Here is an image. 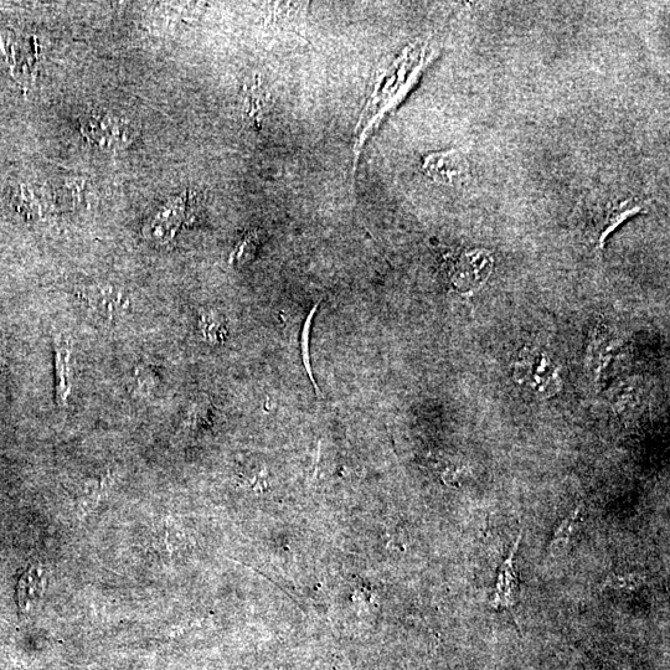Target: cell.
I'll return each instance as SVG.
<instances>
[{
	"label": "cell",
	"instance_id": "cell-1",
	"mask_svg": "<svg viewBox=\"0 0 670 670\" xmlns=\"http://www.w3.org/2000/svg\"><path fill=\"white\" fill-rule=\"evenodd\" d=\"M81 133L87 142L101 149L125 148L133 138L126 118L103 110L91 111L82 117Z\"/></svg>",
	"mask_w": 670,
	"mask_h": 670
},
{
	"label": "cell",
	"instance_id": "cell-2",
	"mask_svg": "<svg viewBox=\"0 0 670 670\" xmlns=\"http://www.w3.org/2000/svg\"><path fill=\"white\" fill-rule=\"evenodd\" d=\"M79 297L92 312L108 321L126 318L134 307L131 293L115 283H92L79 291Z\"/></svg>",
	"mask_w": 670,
	"mask_h": 670
},
{
	"label": "cell",
	"instance_id": "cell-3",
	"mask_svg": "<svg viewBox=\"0 0 670 670\" xmlns=\"http://www.w3.org/2000/svg\"><path fill=\"white\" fill-rule=\"evenodd\" d=\"M491 252L473 250L458 256L450 270V281L455 290L468 295L479 290L493 271Z\"/></svg>",
	"mask_w": 670,
	"mask_h": 670
},
{
	"label": "cell",
	"instance_id": "cell-4",
	"mask_svg": "<svg viewBox=\"0 0 670 670\" xmlns=\"http://www.w3.org/2000/svg\"><path fill=\"white\" fill-rule=\"evenodd\" d=\"M422 170L434 182L457 187L467 182L469 164L465 156L457 149L430 153L422 162Z\"/></svg>",
	"mask_w": 670,
	"mask_h": 670
},
{
	"label": "cell",
	"instance_id": "cell-5",
	"mask_svg": "<svg viewBox=\"0 0 670 670\" xmlns=\"http://www.w3.org/2000/svg\"><path fill=\"white\" fill-rule=\"evenodd\" d=\"M189 199L188 195H182L170 201L153 216L146 228L143 229V235L153 241H168L172 239L180 228V225L188 219Z\"/></svg>",
	"mask_w": 670,
	"mask_h": 670
},
{
	"label": "cell",
	"instance_id": "cell-6",
	"mask_svg": "<svg viewBox=\"0 0 670 670\" xmlns=\"http://www.w3.org/2000/svg\"><path fill=\"white\" fill-rule=\"evenodd\" d=\"M48 574L43 564L33 563L23 572L17 587V602L22 616H34L43 603Z\"/></svg>",
	"mask_w": 670,
	"mask_h": 670
},
{
	"label": "cell",
	"instance_id": "cell-7",
	"mask_svg": "<svg viewBox=\"0 0 670 670\" xmlns=\"http://www.w3.org/2000/svg\"><path fill=\"white\" fill-rule=\"evenodd\" d=\"M522 538L523 530H520L508 558L503 561L501 569H499L496 589H494L493 600L491 602L492 607L496 608V610H508L513 616H515L514 607L517 606L519 599L518 575L514 559L518 553Z\"/></svg>",
	"mask_w": 670,
	"mask_h": 670
},
{
	"label": "cell",
	"instance_id": "cell-8",
	"mask_svg": "<svg viewBox=\"0 0 670 670\" xmlns=\"http://www.w3.org/2000/svg\"><path fill=\"white\" fill-rule=\"evenodd\" d=\"M56 404L69 405L72 393V342L64 335L54 340Z\"/></svg>",
	"mask_w": 670,
	"mask_h": 670
},
{
	"label": "cell",
	"instance_id": "cell-9",
	"mask_svg": "<svg viewBox=\"0 0 670 670\" xmlns=\"http://www.w3.org/2000/svg\"><path fill=\"white\" fill-rule=\"evenodd\" d=\"M519 379L528 383L539 393H553L558 389L559 381L553 364L548 358L536 357L533 360H524L518 368Z\"/></svg>",
	"mask_w": 670,
	"mask_h": 670
},
{
	"label": "cell",
	"instance_id": "cell-10",
	"mask_svg": "<svg viewBox=\"0 0 670 670\" xmlns=\"http://www.w3.org/2000/svg\"><path fill=\"white\" fill-rule=\"evenodd\" d=\"M12 205L15 213L22 215L27 220L41 218L46 213L45 197L36 192V189L25 184L14 188Z\"/></svg>",
	"mask_w": 670,
	"mask_h": 670
},
{
	"label": "cell",
	"instance_id": "cell-11",
	"mask_svg": "<svg viewBox=\"0 0 670 670\" xmlns=\"http://www.w3.org/2000/svg\"><path fill=\"white\" fill-rule=\"evenodd\" d=\"M642 210L641 204L637 203L636 200H626L622 203L617 204L615 208L610 211L608 215L606 228L601 234V245L607 239V236L612 233L613 230L617 228L618 225L622 224L623 221L630 218V216L639 213Z\"/></svg>",
	"mask_w": 670,
	"mask_h": 670
},
{
	"label": "cell",
	"instance_id": "cell-12",
	"mask_svg": "<svg viewBox=\"0 0 670 670\" xmlns=\"http://www.w3.org/2000/svg\"><path fill=\"white\" fill-rule=\"evenodd\" d=\"M199 328L204 340L209 343L224 342L226 329L218 313L206 311L200 314Z\"/></svg>",
	"mask_w": 670,
	"mask_h": 670
},
{
	"label": "cell",
	"instance_id": "cell-13",
	"mask_svg": "<svg viewBox=\"0 0 670 670\" xmlns=\"http://www.w3.org/2000/svg\"><path fill=\"white\" fill-rule=\"evenodd\" d=\"M581 525V508H577L572 512L568 518L560 524L558 530L554 534L553 541H551L550 549L556 551L564 550L569 544L572 536L579 530Z\"/></svg>",
	"mask_w": 670,
	"mask_h": 670
},
{
	"label": "cell",
	"instance_id": "cell-14",
	"mask_svg": "<svg viewBox=\"0 0 670 670\" xmlns=\"http://www.w3.org/2000/svg\"><path fill=\"white\" fill-rule=\"evenodd\" d=\"M318 307H319V302L314 303V306L312 307L311 311H309L307 313V316L304 317L303 323H302V329L300 331V338L297 339V344H298V348H300L304 368H306V370H307V374L309 376V379H311V381H312L314 389H316L317 393L319 394V390H318L316 380H314V378H313V371H312V368H311V359H309V331H311L312 319L314 317V313L317 312Z\"/></svg>",
	"mask_w": 670,
	"mask_h": 670
},
{
	"label": "cell",
	"instance_id": "cell-15",
	"mask_svg": "<svg viewBox=\"0 0 670 670\" xmlns=\"http://www.w3.org/2000/svg\"><path fill=\"white\" fill-rule=\"evenodd\" d=\"M259 245L260 236L256 231L246 234L242 237L239 244L236 245L233 254H231V264L241 266L254 259Z\"/></svg>",
	"mask_w": 670,
	"mask_h": 670
},
{
	"label": "cell",
	"instance_id": "cell-16",
	"mask_svg": "<svg viewBox=\"0 0 670 670\" xmlns=\"http://www.w3.org/2000/svg\"><path fill=\"white\" fill-rule=\"evenodd\" d=\"M646 585V577L639 574L617 575L611 574L603 581V589L617 591H637Z\"/></svg>",
	"mask_w": 670,
	"mask_h": 670
},
{
	"label": "cell",
	"instance_id": "cell-17",
	"mask_svg": "<svg viewBox=\"0 0 670 670\" xmlns=\"http://www.w3.org/2000/svg\"><path fill=\"white\" fill-rule=\"evenodd\" d=\"M136 390L137 393L141 394L146 398L149 394L152 393L157 386V374L154 373V370L148 365H139L136 369Z\"/></svg>",
	"mask_w": 670,
	"mask_h": 670
},
{
	"label": "cell",
	"instance_id": "cell-18",
	"mask_svg": "<svg viewBox=\"0 0 670 670\" xmlns=\"http://www.w3.org/2000/svg\"><path fill=\"white\" fill-rule=\"evenodd\" d=\"M4 368H5V364H4L3 355H2V353H0V380H2V378H3Z\"/></svg>",
	"mask_w": 670,
	"mask_h": 670
}]
</instances>
